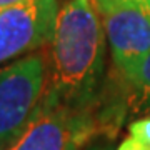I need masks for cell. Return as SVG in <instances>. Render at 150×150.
<instances>
[{
    "label": "cell",
    "instance_id": "cell-1",
    "mask_svg": "<svg viewBox=\"0 0 150 150\" xmlns=\"http://www.w3.org/2000/svg\"><path fill=\"white\" fill-rule=\"evenodd\" d=\"M107 35L95 0L60 2L45 59V87L38 108L90 110L123 90L108 82Z\"/></svg>",
    "mask_w": 150,
    "mask_h": 150
},
{
    "label": "cell",
    "instance_id": "cell-4",
    "mask_svg": "<svg viewBox=\"0 0 150 150\" xmlns=\"http://www.w3.org/2000/svg\"><path fill=\"white\" fill-rule=\"evenodd\" d=\"M118 75L150 54V0H95Z\"/></svg>",
    "mask_w": 150,
    "mask_h": 150
},
{
    "label": "cell",
    "instance_id": "cell-2",
    "mask_svg": "<svg viewBox=\"0 0 150 150\" xmlns=\"http://www.w3.org/2000/svg\"><path fill=\"white\" fill-rule=\"evenodd\" d=\"M129 112L125 88L90 110L38 108L5 150H79L97 137H117Z\"/></svg>",
    "mask_w": 150,
    "mask_h": 150
},
{
    "label": "cell",
    "instance_id": "cell-5",
    "mask_svg": "<svg viewBox=\"0 0 150 150\" xmlns=\"http://www.w3.org/2000/svg\"><path fill=\"white\" fill-rule=\"evenodd\" d=\"M59 7L60 0H27L0 12V67L47 47Z\"/></svg>",
    "mask_w": 150,
    "mask_h": 150
},
{
    "label": "cell",
    "instance_id": "cell-9",
    "mask_svg": "<svg viewBox=\"0 0 150 150\" xmlns=\"http://www.w3.org/2000/svg\"><path fill=\"white\" fill-rule=\"evenodd\" d=\"M115 150H150V147H147V145H144L142 142H139V140H135L134 137H127V139H123L120 144L117 145V149Z\"/></svg>",
    "mask_w": 150,
    "mask_h": 150
},
{
    "label": "cell",
    "instance_id": "cell-3",
    "mask_svg": "<svg viewBox=\"0 0 150 150\" xmlns=\"http://www.w3.org/2000/svg\"><path fill=\"white\" fill-rule=\"evenodd\" d=\"M45 50H37L0 67V150L25 130L42 100Z\"/></svg>",
    "mask_w": 150,
    "mask_h": 150
},
{
    "label": "cell",
    "instance_id": "cell-7",
    "mask_svg": "<svg viewBox=\"0 0 150 150\" xmlns=\"http://www.w3.org/2000/svg\"><path fill=\"white\" fill-rule=\"evenodd\" d=\"M129 134L135 140L150 147V115H144L137 120H132L129 125Z\"/></svg>",
    "mask_w": 150,
    "mask_h": 150
},
{
    "label": "cell",
    "instance_id": "cell-6",
    "mask_svg": "<svg viewBox=\"0 0 150 150\" xmlns=\"http://www.w3.org/2000/svg\"><path fill=\"white\" fill-rule=\"evenodd\" d=\"M127 108L135 115H150V54L129 74L120 75Z\"/></svg>",
    "mask_w": 150,
    "mask_h": 150
},
{
    "label": "cell",
    "instance_id": "cell-10",
    "mask_svg": "<svg viewBox=\"0 0 150 150\" xmlns=\"http://www.w3.org/2000/svg\"><path fill=\"white\" fill-rule=\"evenodd\" d=\"M22 2H27V0H0V12L8 8V7H13V5H18Z\"/></svg>",
    "mask_w": 150,
    "mask_h": 150
},
{
    "label": "cell",
    "instance_id": "cell-8",
    "mask_svg": "<svg viewBox=\"0 0 150 150\" xmlns=\"http://www.w3.org/2000/svg\"><path fill=\"white\" fill-rule=\"evenodd\" d=\"M113 142H115L113 137H97L79 150H115L117 147Z\"/></svg>",
    "mask_w": 150,
    "mask_h": 150
}]
</instances>
